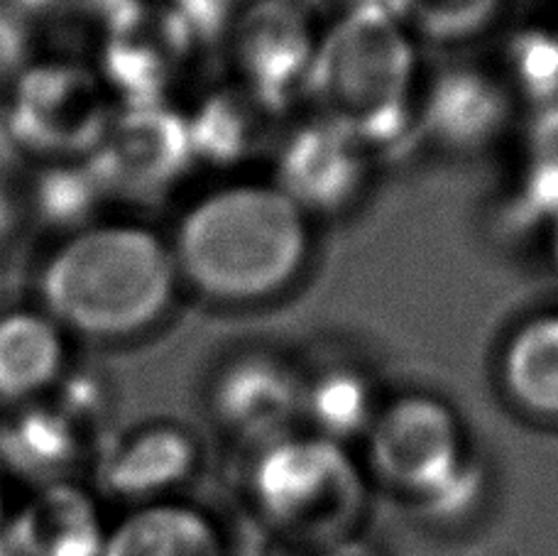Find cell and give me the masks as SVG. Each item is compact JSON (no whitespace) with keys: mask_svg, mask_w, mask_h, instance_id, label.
I'll list each match as a JSON object with an SVG mask.
<instances>
[{"mask_svg":"<svg viewBox=\"0 0 558 556\" xmlns=\"http://www.w3.org/2000/svg\"><path fill=\"white\" fill-rule=\"evenodd\" d=\"M318 37L308 10L296 0H253L228 35L235 82L279 118L306 101Z\"/></svg>","mask_w":558,"mask_h":556,"instance_id":"obj_7","label":"cell"},{"mask_svg":"<svg viewBox=\"0 0 558 556\" xmlns=\"http://www.w3.org/2000/svg\"><path fill=\"white\" fill-rule=\"evenodd\" d=\"M116 108L96 69L49 62L23 67L8 104V133L57 162L88 160L111 128Z\"/></svg>","mask_w":558,"mask_h":556,"instance_id":"obj_6","label":"cell"},{"mask_svg":"<svg viewBox=\"0 0 558 556\" xmlns=\"http://www.w3.org/2000/svg\"><path fill=\"white\" fill-rule=\"evenodd\" d=\"M82 454V432L52 397L5 410L0 422V466L45 483L62 481Z\"/></svg>","mask_w":558,"mask_h":556,"instance_id":"obj_21","label":"cell"},{"mask_svg":"<svg viewBox=\"0 0 558 556\" xmlns=\"http://www.w3.org/2000/svg\"><path fill=\"white\" fill-rule=\"evenodd\" d=\"M272 157V184L308 218L353 208L375 165L351 131L318 113L279 133Z\"/></svg>","mask_w":558,"mask_h":556,"instance_id":"obj_8","label":"cell"},{"mask_svg":"<svg viewBox=\"0 0 558 556\" xmlns=\"http://www.w3.org/2000/svg\"><path fill=\"white\" fill-rule=\"evenodd\" d=\"M502 0H404L400 23L414 37L436 45H461L495 23Z\"/></svg>","mask_w":558,"mask_h":556,"instance_id":"obj_23","label":"cell"},{"mask_svg":"<svg viewBox=\"0 0 558 556\" xmlns=\"http://www.w3.org/2000/svg\"><path fill=\"white\" fill-rule=\"evenodd\" d=\"M196 436L186 426L157 420L135 426L108 446L98 475L106 493L133 505L169 500L198 469Z\"/></svg>","mask_w":558,"mask_h":556,"instance_id":"obj_13","label":"cell"},{"mask_svg":"<svg viewBox=\"0 0 558 556\" xmlns=\"http://www.w3.org/2000/svg\"><path fill=\"white\" fill-rule=\"evenodd\" d=\"M365 454L377 481L436 520L468 508L485 481L461 416L432 392L385 400L365 434Z\"/></svg>","mask_w":558,"mask_h":556,"instance_id":"obj_4","label":"cell"},{"mask_svg":"<svg viewBox=\"0 0 558 556\" xmlns=\"http://www.w3.org/2000/svg\"><path fill=\"white\" fill-rule=\"evenodd\" d=\"M507 400L534 422L558 424V310L517 324L497 363Z\"/></svg>","mask_w":558,"mask_h":556,"instance_id":"obj_20","label":"cell"},{"mask_svg":"<svg viewBox=\"0 0 558 556\" xmlns=\"http://www.w3.org/2000/svg\"><path fill=\"white\" fill-rule=\"evenodd\" d=\"M59 0H10V8L23 17L27 13H45V10H52Z\"/></svg>","mask_w":558,"mask_h":556,"instance_id":"obj_26","label":"cell"},{"mask_svg":"<svg viewBox=\"0 0 558 556\" xmlns=\"http://www.w3.org/2000/svg\"><path fill=\"white\" fill-rule=\"evenodd\" d=\"M189 59H194L192 47L162 5L147 3L106 27L101 69L96 72L108 92L123 96V104H157L167 101Z\"/></svg>","mask_w":558,"mask_h":556,"instance_id":"obj_12","label":"cell"},{"mask_svg":"<svg viewBox=\"0 0 558 556\" xmlns=\"http://www.w3.org/2000/svg\"><path fill=\"white\" fill-rule=\"evenodd\" d=\"M101 556H228L211 515L179 500L135 505L108 530Z\"/></svg>","mask_w":558,"mask_h":556,"instance_id":"obj_17","label":"cell"},{"mask_svg":"<svg viewBox=\"0 0 558 556\" xmlns=\"http://www.w3.org/2000/svg\"><path fill=\"white\" fill-rule=\"evenodd\" d=\"M404 0H345L343 10H383V13H390L400 20Z\"/></svg>","mask_w":558,"mask_h":556,"instance_id":"obj_25","label":"cell"},{"mask_svg":"<svg viewBox=\"0 0 558 556\" xmlns=\"http://www.w3.org/2000/svg\"><path fill=\"white\" fill-rule=\"evenodd\" d=\"M184 113L196 167H247L260 155L272 153L277 143V116L235 78L206 88L192 111Z\"/></svg>","mask_w":558,"mask_h":556,"instance_id":"obj_14","label":"cell"},{"mask_svg":"<svg viewBox=\"0 0 558 556\" xmlns=\"http://www.w3.org/2000/svg\"><path fill=\"white\" fill-rule=\"evenodd\" d=\"M169 245L182 285L218 304H257L306 270L312 218L272 182H231L184 208Z\"/></svg>","mask_w":558,"mask_h":556,"instance_id":"obj_2","label":"cell"},{"mask_svg":"<svg viewBox=\"0 0 558 556\" xmlns=\"http://www.w3.org/2000/svg\"><path fill=\"white\" fill-rule=\"evenodd\" d=\"M500 76L517 106L546 108L558 104V27L522 25L514 27L497 49Z\"/></svg>","mask_w":558,"mask_h":556,"instance_id":"obj_22","label":"cell"},{"mask_svg":"<svg viewBox=\"0 0 558 556\" xmlns=\"http://www.w3.org/2000/svg\"><path fill=\"white\" fill-rule=\"evenodd\" d=\"M251 495L275 530L328 542L361 522L367 485L348 446L299 430L257 449Z\"/></svg>","mask_w":558,"mask_h":556,"instance_id":"obj_5","label":"cell"},{"mask_svg":"<svg viewBox=\"0 0 558 556\" xmlns=\"http://www.w3.org/2000/svg\"><path fill=\"white\" fill-rule=\"evenodd\" d=\"M106 192L162 194L194 170L186 113L172 104H123L88 157Z\"/></svg>","mask_w":558,"mask_h":556,"instance_id":"obj_10","label":"cell"},{"mask_svg":"<svg viewBox=\"0 0 558 556\" xmlns=\"http://www.w3.org/2000/svg\"><path fill=\"white\" fill-rule=\"evenodd\" d=\"M385 402L375 377L351 361L322 363L314 371L302 368V414L299 424L324 439L348 446L365 439Z\"/></svg>","mask_w":558,"mask_h":556,"instance_id":"obj_18","label":"cell"},{"mask_svg":"<svg viewBox=\"0 0 558 556\" xmlns=\"http://www.w3.org/2000/svg\"><path fill=\"white\" fill-rule=\"evenodd\" d=\"M3 534L15 556H101L108 528L92 495L54 481L8 518Z\"/></svg>","mask_w":558,"mask_h":556,"instance_id":"obj_15","label":"cell"},{"mask_svg":"<svg viewBox=\"0 0 558 556\" xmlns=\"http://www.w3.org/2000/svg\"><path fill=\"white\" fill-rule=\"evenodd\" d=\"M179 290L167 235L135 221H92L45 257L37 304L69 336L113 343L155 329Z\"/></svg>","mask_w":558,"mask_h":556,"instance_id":"obj_1","label":"cell"},{"mask_svg":"<svg viewBox=\"0 0 558 556\" xmlns=\"http://www.w3.org/2000/svg\"><path fill=\"white\" fill-rule=\"evenodd\" d=\"M69 339L39 304L0 312V410L43 400L64 380Z\"/></svg>","mask_w":558,"mask_h":556,"instance_id":"obj_16","label":"cell"},{"mask_svg":"<svg viewBox=\"0 0 558 556\" xmlns=\"http://www.w3.org/2000/svg\"><path fill=\"white\" fill-rule=\"evenodd\" d=\"M322 556H338V554H322Z\"/></svg>","mask_w":558,"mask_h":556,"instance_id":"obj_30","label":"cell"},{"mask_svg":"<svg viewBox=\"0 0 558 556\" xmlns=\"http://www.w3.org/2000/svg\"><path fill=\"white\" fill-rule=\"evenodd\" d=\"M206 404L216 426L260 449L302 426V368L270 349L235 351L216 365Z\"/></svg>","mask_w":558,"mask_h":556,"instance_id":"obj_9","label":"cell"},{"mask_svg":"<svg viewBox=\"0 0 558 556\" xmlns=\"http://www.w3.org/2000/svg\"><path fill=\"white\" fill-rule=\"evenodd\" d=\"M422 84L414 35L383 10H343L318 37L306 101L363 143L375 160H392L424 143L416 116Z\"/></svg>","mask_w":558,"mask_h":556,"instance_id":"obj_3","label":"cell"},{"mask_svg":"<svg viewBox=\"0 0 558 556\" xmlns=\"http://www.w3.org/2000/svg\"><path fill=\"white\" fill-rule=\"evenodd\" d=\"M159 5L192 47L194 57L226 47L243 8L238 0H162Z\"/></svg>","mask_w":558,"mask_h":556,"instance_id":"obj_24","label":"cell"},{"mask_svg":"<svg viewBox=\"0 0 558 556\" xmlns=\"http://www.w3.org/2000/svg\"><path fill=\"white\" fill-rule=\"evenodd\" d=\"M502 216L514 233H546L558 216V104L534 108L517 131L514 174Z\"/></svg>","mask_w":558,"mask_h":556,"instance_id":"obj_19","label":"cell"},{"mask_svg":"<svg viewBox=\"0 0 558 556\" xmlns=\"http://www.w3.org/2000/svg\"><path fill=\"white\" fill-rule=\"evenodd\" d=\"M546 238H549V253H551V263L558 270V216L546 228Z\"/></svg>","mask_w":558,"mask_h":556,"instance_id":"obj_27","label":"cell"},{"mask_svg":"<svg viewBox=\"0 0 558 556\" xmlns=\"http://www.w3.org/2000/svg\"><path fill=\"white\" fill-rule=\"evenodd\" d=\"M510 92L493 67L453 62L422 76L416 116L422 137L451 153H481L512 131Z\"/></svg>","mask_w":558,"mask_h":556,"instance_id":"obj_11","label":"cell"},{"mask_svg":"<svg viewBox=\"0 0 558 556\" xmlns=\"http://www.w3.org/2000/svg\"><path fill=\"white\" fill-rule=\"evenodd\" d=\"M8 524V505H5V469L0 466V534L5 532Z\"/></svg>","mask_w":558,"mask_h":556,"instance_id":"obj_28","label":"cell"},{"mask_svg":"<svg viewBox=\"0 0 558 556\" xmlns=\"http://www.w3.org/2000/svg\"><path fill=\"white\" fill-rule=\"evenodd\" d=\"M0 556H15L13 549H10V544L5 540V534H0Z\"/></svg>","mask_w":558,"mask_h":556,"instance_id":"obj_29","label":"cell"}]
</instances>
